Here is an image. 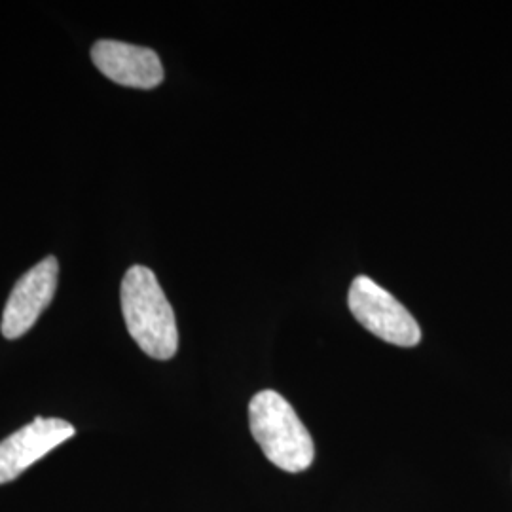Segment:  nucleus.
<instances>
[{
  "label": "nucleus",
  "instance_id": "6",
  "mask_svg": "<svg viewBox=\"0 0 512 512\" xmlns=\"http://www.w3.org/2000/svg\"><path fill=\"white\" fill-rule=\"evenodd\" d=\"M92 59L101 73L126 88L152 90L164 80V65L150 48L118 40H99L92 48Z\"/></svg>",
  "mask_w": 512,
  "mask_h": 512
},
{
  "label": "nucleus",
  "instance_id": "5",
  "mask_svg": "<svg viewBox=\"0 0 512 512\" xmlns=\"http://www.w3.org/2000/svg\"><path fill=\"white\" fill-rule=\"evenodd\" d=\"M74 425L59 418H37L0 442V484L23 475L38 459L73 439Z\"/></svg>",
  "mask_w": 512,
  "mask_h": 512
},
{
  "label": "nucleus",
  "instance_id": "1",
  "mask_svg": "<svg viewBox=\"0 0 512 512\" xmlns=\"http://www.w3.org/2000/svg\"><path fill=\"white\" fill-rule=\"evenodd\" d=\"M122 311L131 338L158 361H169L179 349V330L154 272L147 266H131L122 281Z\"/></svg>",
  "mask_w": 512,
  "mask_h": 512
},
{
  "label": "nucleus",
  "instance_id": "4",
  "mask_svg": "<svg viewBox=\"0 0 512 512\" xmlns=\"http://www.w3.org/2000/svg\"><path fill=\"white\" fill-rule=\"evenodd\" d=\"M57 277L59 262L55 256H46L35 268L19 277L2 315L0 329L4 338L16 340L33 329L42 311L50 306L54 298Z\"/></svg>",
  "mask_w": 512,
  "mask_h": 512
},
{
  "label": "nucleus",
  "instance_id": "2",
  "mask_svg": "<svg viewBox=\"0 0 512 512\" xmlns=\"http://www.w3.org/2000/svg\"><path fill=\"white\" fill-rule=\"evenodd\" d=\"M249 427L264 456L287 473L310 469L315 444L291 403L277 391L256 393L249 404Z\"/></svg>",
  "mask_w": 512,
  "mask_h": 512
},
{
  "label": "nucleus",
  "instance_id": "3",
  "mask_svg": "<svg viewBox=\"0 0 512 512\" xmlns=\"http://www.w3.org/2000/svg\"><path fill=\"white\" fill-rule=\"evenodd\" d=\"M353 317L374 336L399 348H414L421 342V329L412 313L370 277L351 281L348 296Z\"/></svg>",
  "mask_w": 512,
  "mask_h": 512
}]
</instances>
